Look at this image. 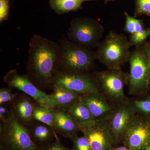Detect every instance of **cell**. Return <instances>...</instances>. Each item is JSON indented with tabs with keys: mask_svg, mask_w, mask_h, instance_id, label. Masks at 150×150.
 Instances as JSON below:
<instances>
[{
	"mask_svg": "<svg viewBox=\"0 0 150 150\" xmlns=\"http://www.w3.org/2000/svg\"><path fill=\"white\" fill-rule=\"evenodd\" d=\"M145 25L143 20L136 18L135 21V33L144 29Z\"/></svg>",
	"mask_w": 150,
	"mask_h": 150,
	"instance_id": "30",
	"label": "cell"
},
{
	"mask_svg": "<svg viewBox=\"0 0 150 150\" xmlns=\"http://www.w3.org/2000/svg\"><path fill=\"white\" fill-rule=\"evenodd\" d=\"M121 143L131 150H143L150 144V116L136 114L128 123Z\"/></svg>",
	"mask_w": 150,
	"mask_h": 150,
	"instance_id": "8",
	"label": "cell"
},
{
	"mask_svg": "<svg viewBox=\"0 0 150 150\" xmlns=\"http://www.w3.org/2000/svg\"><path fill=\"white\" fill-rule=\"evenodd\" d=\"M144 45L146 48L147 50L148 53H149V55L150 56V61H149V92H150V41H146L144 43Z\"/></svg>",
	"mask_w": 150,
	"mask_h": 150,
	"instance_id": "31",
	"label": "cell"
},
{
	"mask_svg": "<svg viewBox=\"0 0 150 150\" xmlns=\"http://www.w3.org/2000/svg\"><path fill=\"white\" fill-rule=\"evenodd\" d=\"M43 150H72L64 146L58 137L55 139L54 142L51 143Z\"/></svg>",
	"mask_w": 150,
	"mask_h": 150,
	"instance_id": "29",
	"label": "cell"
},
{
	"mask_svg": "<svg viewBox=\"0 0 150 150\" xmlns=\"http://www.w3.org/2000/svg\"><path fill=\"white\" fill-rule=\"evenodd\" d=\"M29 46L26 75L40 90L45 92L52 89L60 55V45L34 34Z\"/></svg>",
	"mask_w": 150,
	"mask_h": 150,
	"instance_id": "1",
	"label": "cell"
},
{
	"mask_svg": "<svg viewBox=\"0 0 150 150\" xmlns=\"http://www.w3.org/2000/svg\"><path fill=\"white\" fill-rule=\"evenodd\" d=\"M103 1H104L105 4H107V3L110 2L114 1H116V0H103Z\"/></svg>",
	"mask_w": 150,
	"mask_h": 150,
	"instance_id": "33",
	"label": "cell"
},
{
	"mask_svg": "<svg viewBox=\"0 0 150 150\" xmlns=\"http://www.w3.org/2000/svg\"><path fill=\"white\" fill-rule=\"evenodd\" d=\"M53 93L50 94L53 109L67 111L73 105L81 100V96L62 86L54 85Z\"/></svg>",
	"mask_w": 150,
	"mask_h": 150,
	"instance_id": "16",
	"label": "cell"
},
{
	"mask_svg": "<svg viewBox=\"0 0 150 150\" xmlns=\"http://www.w3.org/2000/svg\"><path fill=\"white\" fill-rule=\"evenodd\" d=\"M66 112L78 126L85 125L95 121L88 108L81 100L71 106Z\"/></svg>",
	"mask_w": 150,
	"mask_h": 150,
	"instance_id": "18",
	"label": "cell"
},
{
	"mask_svg": "<svg viewBox=\"0 0 150 150\" xmlns=\"http://www.w3.org/2000/svg\"><path fill=\"white\" fill-rule=\"evenodd\" d=\"M96 0H49L50 7L57 14L62 15L83 9L82 4Z\"/></svg>",
	"mask_w": 150,
	"mask_h": 150,
	"instance_id": "19",
	"label": "cell"
},
{
	"mask_svg": "<svg viewBox=\"0 0 150 150\" xmlns=\"http://www.w3.org/2000/svg\"><path fill=\"white\" fill-rule=\"evenodd\" d=\"M12 88L2 87L0 89V105L11 104L18 95V92L13 93L11 91Z\"/></svg>",
	"mask_w": 150,
	"mask_h": 150,
	"instance_id": "24",
	"label": "cell"
},
{
	"mask_svg": "<svg viewBox=\"0 0 150 150\" xmlns=\"http://www.w3.org/2000/svg\"><path fill=\"white\" fill-rule=\"evenodd\" d=\"M27 129L33 143L41 150L51 144L58 137L53 128L36 120Z\"/></svg>",
	"mask_w": 150,
	"mask_h": 150,
	"instance_id": "15",
	"label": "cell"
},
{
	"mask_svg": "<svg viewBox=\"0 0 150 150\" xmlns=\"http://www.w3.org/2000/svg\"><path fill=\"white\" fill-rule=\"evenodd\" d=\"M37 102L32 97L24 93H20L11 104L12 111L17 121L26 128L35 121L33 109Z\"/></svg>",
	"mask_w": 150,
	"mask_h": 150,
	"instance_id": "14",
	"label": "cell"
},
{
	"mask_svg": "<svg viewBox=\"0 0 150 150\" xmlns=\"http://www.w3.org/2000/svg\"><path fill=\"white\" fill-rule=\"evenodd\" d=\"M53 109V108H52ZM54 109V129L56 133L70 139L79 131V126L64 110Z\"/></svg>",
	"mask_w": 150,
	"mask_h": 150,
	"instance_id": "17",
	"label": "cell"
},
{
	"mask_svg": "<svg viewBox=\"0 0 150 150\" xmlns=\"http://www.w3.org/2000/svg\"><path fill=\"white\" fill-rule=\"evenodd\" d=\"M4 81L9 87L16 88L31 96L38 104L52 108L53 103L50 95L38 88L27 75H19L16 70H11L4 77Z\"/></svg>",
	"mask_w": 150,
	"mask_h": 150,
	"instance_id": "11",
	"label": "cell"
},
{
	"mask_svg": "<svg viewBox=\"0 0 150 150\" xmlns=\"http://www.w3.org/2000/svg\"><path fill=\"white\" fill-rule=\"evenodd\" d=\"M58 41L60 51L56 73H89L95 69V51L74 43L63 35Z\"/></svg>",
	"mask_w": 150,
	"mask_h": 150,
	"instance_id": "2",
	"label": "cell"
},
{
	"mask_svg": "<svg viewBox=\"0 0 150 150\" xmlns=\"http://www.w3.org/2000/svg\"><path fill=\"white\" fill-rule=\"evenodd\" d=\"M70 139L73 142L72 150H92L88 140L84 136L79 137L76 134Z\"/></svg>",
	"mask_w": 150,
	"mask_h": 150,
	"instance_id": "25",
	"label": "cell"
},
{
	"mask_svg": "<svg viewBox=\"0 0 150 150\" xmlns=\"http://www.w3.org/2000/svg\"><path fill=\"white\" fill-rule=\"evenodd\" d=\"M110 150H131L129 149V148L126 147L125 146H123L118 147L114 148L112 147Z\"/></svg>",
	"mask_w": 150,
	"mask_h": 150,
	"instance_id": "32",
	"label": "cell"
},
{
	"mask_svg": "<svg viewBox=\"0 0 150 150\" xmlns=\"http://www.w3.org/2000/svg\"><path fill=\"white\" fill-rule=\"evenodd\" d=\"M0 150H41L33 143L28 129L17 121L12 111L0 123Z\"/></svg>",
	"mask_w": 150,
	"mask_h": 150,
	"instance_id": "6",
	"label": "cell"
},
{
	"mask_svg": "<svg viewBox=\"0 0 150 150\" xmlns=\"http://www.w3.org/2000/svg\"><path fill=\"white\" fill-rule=\"evenodd\" d=\"M135 2L134 17L146 15L150 18V0H134Z\"/></svg>",
	"mask_w": 150,
	"mask_h": 150,
	"instance_id": "23",
	"label": "cell"
},
{
	"mask_svg": "<svg viewBox=\"0 0 150 150\" xmlns=\"http://www.w3.org/2000/svg\"><path fill=\"white\" fill-rule=\"evenodd\" d=\"M11 112V104H6L0 105V120L1 122H6Z\"/></svg>",
	"mask_w": 150,
	"mask_h": 150,
	"instance_id": "28",
	"label": "cell"
},
{
	"mask_svg": "<svg viewBox=\"0 0 150 150\" xmlns=\"http://www.w3.org/2000/svg\"><path fill=\"white\" fill-rule=\"evenodd\" d=\"M81 96V101L88 108L95 121L109 119L115 107L99 92Z\"/></svg>",
	"mask_w": 150,
	"mask_h": 150,
	"instance_id": "13",
	"label": "cell"
},
{
	"mask_svg": "<svg viewBox=\"0 0 150 150\" xmlns=\"http://www.w3.org/2000/svg\"><path fill=\"white\" fill-rule=\"evenodd\" d=\"M126 35L110 31L95 51L96 60L107 69H121L129 61L131 51Z\"/></svg>",
	"mask_w": 150,
	"mask_h": 150,
	"instance_id": "3",
	"label": "cell"
},
{
	"mask_svg": "<svg viewBox=\"0 0 150 150\" xmlns=\"http://www.w3.org/2000/svg\"><path fill=\"white\" fill-rule=\"evenodd\" d=\"M78 126L79 131L88 140L92 150H110L113 147L109 119Z\"/></svg>",
	"mask_w": 150,
	"mask_h": 150,
	"instance_id": "9",
	"label": "cell"
},
{
	"mask_svg": "<svg viewBox=\"0 0 150 150\" xmlns=\"http://www.w3.org/2000/svg\"><path fill=\"white\" fill-rule=\"evenodd\" d=\"M54 85L62 86L79 95L99 92L92 73L90 72L56 73Z\"/></svg>",
	"mask_w": 150,
	"mask_h": 150,
	"instance_id": "10",
	"label": "cell"
},
{
	"mask_svg": "<svg viewBox=\"0 0 150 150\" xmlns=\"http://www.w3.org/2000/svg\"><path fill=\"white\" fill-rule=\"evenodd\" d=\"M103 31L104 28L97 21L89 17H77L71 22L67 36L74 43L93 48L99 45Z\"/></svg>",
	"mask_w": 150,
	"mask_h": 150,
	"instance_id": "7",
	"label": "cell"
},
{
	"mask_svg": "<svg viewBox=\"0 0 150 150\" xmlns=\"http://www.w3.org/2000/svg\"><path fill=\"white\" fill-rule=\"evenodd\" d=\"M92 73L98 91L114 107L130 100L124 92V87L128 85L129 73L121 68Z\"/></svg>",
	"mask_w": 150,
	"mask_h": 150,
	"instance_id": "4",
	"label": "cell"
},
{
	"mask_svg": "<svg viewBox=\"0 0 150 150\" xmlns=\"http://www.w3.org/2000/svg\"><path fill=\"white\" fill-rule=\"evenodd\" d=\"M136 114L150 116V92L143 96L130 99Z\"/></svg>",
	"mask_w": 150,
	"mask_h": 150,
	"instance_id": "21",
	"label": "cell"
},
{
	"mask_svg": "<svg viewBox=\"0 0 150 150\" xmlns=\"http://www.w3.org/2000/svg\"><path fill=\"white\" fill-rule=\"evenodd\" d=\"M9 0H0V23L8 19L9 15Z\"/></svg>",
	"mask_w": 150,
	"mask_h": 150,
	"instance_id": "27",
	"label": "cell"
},
{
	"mask_svg": "<svg viewBox=\"0 0 150 150\" xmlns=\"http://www.w3.org/2000/svg\"><path fill=\"white\" fill-rule=\"evenodd\" d=\"M150 36V28H144L139 32L130 35L129 43L131 47L143 45Z\"/></svg>",
	"mask_w": 150,
	"mask_h": 150,
	"instance_id": "22",
	"label": "cell"
},
{
	"mask_svg": "<svg viewBox=\"0 0 150 150\" xmlns=\"http://www.w3.org/2000/svg\"><path fill=\"white\" fill-rule=\"evenodd\" d=\"M124 15L126 20L123 31L130 35H132L135 33V21L137 18L131 16L126 12H124Z\"/></svg>",
	"mask_w": 150,
	"mask_h": 150,
	"instance_id": "26",
	"label": "cell"
},
{
	"mask_svg": "<svg viewBox=\"0 0 150 150\" xmlns=\"http://www.w3.org/2000/svg\"><path fill=\"white\" fill-rule=\"evenodd\" d=\"M150 56L144 45H139L131 51L129 61L130 72L128 80V93L139 97L149 92Z\"/></svg>",
	"mask_w": 150,
	"mask_h": 150,
	"instance_id": "5",
	"label": "cell"
},
{
	"mask_svg": "<svg viewBox=\"0 0 150 150\" xmlns=\"http://www.w3.org/2000/svg\"><path fill=\"white\" fill-rule=\"evenodd\" d=\"M143 150H150V144Z\"/></svg>",
	"mask_w": 150,
	"mask_h": 150,
	"instance_id": "34",
	"label": "cell"
},
{
	"mask_svg": "<svg viewBox=\"0 0 150 150\" xmlns=\"http://www.w3.org/2000/svg\"><path fill=\"white\" fill-rule=\"evenodd\" d=\"M33 117L36 121L47 124L54 129V109L36 103L33 109Z\"/></svg>",
	"mask_w": 150,
	"mask_h": 150,
	"instance_id": "20",
	"label": "cell"
},
{
	"mask_svg": "<svg viewBox=\"0 0 150 150\" xmlns=\"http://www.w3.org/2000/svg\"><path fill=\"white\" fill-rule=\"evenodd\" d=\"M136 114L130 99L128 102L115 106L109 118L113 146L121 143L126 126Z\"/></svg>",
	"mask_w": 150,
	"mask_h": 150,
	"instance_id": "12",
	"label": "cell"
}]
</instances>
